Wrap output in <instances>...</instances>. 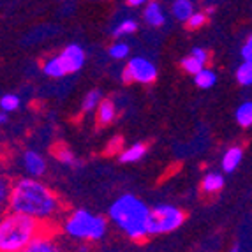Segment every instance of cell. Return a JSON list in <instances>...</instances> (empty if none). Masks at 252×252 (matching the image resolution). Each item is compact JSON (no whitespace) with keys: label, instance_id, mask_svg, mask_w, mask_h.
I'll list each match as a JSON object with an SVG mask.
<instances>
[{"label":"cell","instance_id":"obj_1","mask_svg":"<svg viewBox=\"0 0 252 252\" xmlns=\"http://www.w3.org/2000/svg\"><path fill=\"white\" fill-rule=\"evenodd\" d=\"M7 203L11 212H20L37 220H48L59 210L57 196L35 178L18 180L11 187Z\"/></svg>","mask_w":252,"mask_h":252},{"label":"cell","instance_id":"obj_2","mask_svg":"<svg viewBox=\"0 0 252 252\" xmlns=\"http://www.w3.org/2000/svg\"><path fill=\"white\" fill-rule=\"evenodd\" d=\"M148 215L150 208L132 194H124L109 206V219L134 242H145L150 236Z\"/></svg>","mask_w":252,"mask_h":252},{"label":"cell","instance_id":"obj_3","mask_svg":"<svg viewBox=\"0 0 252 252\" xmlns=\"http://www.w3.org/2000/svg\"><path fill=\"white\" fill-rule=\"evenodd\" d=\"M39 222L41 220L20 212H11L0 219V252L25 251L32 238L39 235Z\"/></svg>","mask_w":252,"mask_h":252},{"label":"cell","instance_id":"obj_4","mask_svg":"<svg viewBox=\"0 0 252 252\" xmlns=\"http://www.w3.org/2000/svg\"><path fill=\"white\" fill-rule=\"evenodd\" d=\"M108 231V220L89 210H76L65 222V233L74 240L99 242Z\"/></svg>","mask_w":252,"mask_h":252},{"label":"cell","instance_id":"obj_5","mask_svg":"<svg viewBox=\"0 0 252 252\" xmlns=\"http://www.w3.org/2000/svg\"><path fill=\"white\" fill-rule=\"evenodd\" d=\"M185 215L182 210H178L177 206L171 205H159L154 206L148 215V233L150 236L156 235H166L184 224Z\"/></svg>","mask_w":252,"mask_h":252},{"label":"cell","instance_id":"obj_6","mask_svg":"<svg viewBox=\"0 0 252 252\" xmlns=\"http://www.w3.org/2000/svg\"><path fill=\"white\" fill-rule=\"evenodd\" d=\"M157 78V67L145 57H134L130 59L127 67L122 72V80L124 83H132V81H138V83H152L156 81Z\"/></svg>","mask_w":252,"mask_h":252},{"label":"cell","instance_id":"obj_7","mask_svg":"<svg viewBox=\"0 0 252 252\" xmlns=\"http://www.w3.org/2000/svg\"><path fill=\"white\" fill-rule=\"evenodd\" d=\"M60 59H62L65 72H67V74H72V72H78L81 67H83L85 51H83V48L78 46V44H69V46L60 53Z\"/></svg>","mask_w":252,"mask_h":252},{"label":"cell","instance_id":"obj_8","mask_svg":"<svg viewBox=\"0 0 252 252\" xmlns=\"http://www.w3.org/2000/svg\"><path fill=\"white\" fill-rule=\"evenodd\" d=\"M23 166L32 177H41L46 171V160L34 150H29L23 154Z\"/></svg>","mask_w":252,"mask_h":252},{"label":"cell","instance_id":"obj_9","mask_svg":"<svg viewBox=\"0 0 252 252\" xmlns=\"http://www.w3.org/2000/svg\"><path fill=\"white\" fill-rule=\"evenodd\" d=\"M143 18L145 21H147L150 27H162L164 21H166V16H164V11L162 7H160L159 2H150V4H147V7H145V13H143Z\"/></svg>","mask_w":252,"mask_h":252},{"label":"cell","instance_id":"obj_10","mask_svg":"<svg viewBox=\"0 0 252 252\" xmlns=\"http://www.w3.org/2000/svg\"><path fill=\"white\" fill-rule=\"evenodd\" d=\"M115 115H117L115 102L109 101V99H102L97 106V124L99 126H109L115 120Z\"/></svg>","mask_w":252,"mask_h":252},{"label":"cell","instance_id":"obj_11","mask_svg":"<svg viewBox=\"0 0 252 252\" xmlns=\"http://www.w3.org/2000/svg\"><path fill=\"white\" fill-rule=\"evenodd\" d=\"M242 156H244V150L240 147H231L229 150L224 154L222 157V169L224 173H233L236 168H238V164L242 162Z\"/></svg>","mask_w":252,"mask_h":252},{"label":"cell","instance_id":"obj_12","mask_svg":"<svg viewBox=\"0 0 252 252\" xmlns=\"http://www.w3.org/2000/svg\"><path fill=\"white\" fill-rule=\"evenodd\" d=\"M57 245L53 244V240L50 236L35 235L29 245H27L25 252H55Z\"/></svg>","mask_w":252,"mask_h":252},{"label":"cell","instance_id":"obj_13","mask_svg":"<svg viewBox=\"0 0 252 252\" xmlns=\"http://www.w3.org/2000/svg\"><path fill=\"white\" fill-rule=\"evenodd\" d=\"M224 187V177L220 173H208L201 182V189L206 194H215Z\"/></svg>","mask_w":252,"mask_h":252},{"label":"cell","instance_id":"obj_14","mask_svg":"<svg viewBox=\"0 0 252 252\" xmlns=\"http://www.w3.org/2000/svg\"><path fill=\"white\" fill-rule=\"evenodd\" d=\"M173 16L177 18L178 21H187L194 13V5L190 0H175L173 2Z\"/></svg>","mask_w":252,"mask_h":252},{"label":"cell","instance_id":"obj_15","mask_svg":"<svg viewBox=\"0 0 252 252\" xmlns=\"http://www.w3.org/2000/svg\"><path fill=\"white\" fill-rule=\"evenodd\" d=\"M42 72H44L46 76H50V78H62V76L67 74V72H65V67H63V63H62V59H60V55H57V57L50 59L48 62H44Z\"/></svg>","mask_w":252,"mask_h":252},{"label":"cell","instance_id":"obj_16","mask_svg":"<svg viewBox=\"0 0 252 252\" xmlns=\"http://www.w3.org/2000/svg\"><path fill=\"white\" fill-rule=\"evenodd\" d=\"M145 154H147V145L136 143L120 154V160H122V162H138V160L143 159Z\"/></svg>","mask_w":252,"mask_h":252},{"label":"cell","instance_id":"obj_17","mask_svg":"<svg viewBox=\"0 0 252 252\" xmlns=\"http://www.w3.org/2000/svg\"><path fill=\"white\" fill-rule=\"evenodd\" d=\"M235 118L240 127H251L252 126V101H245L236 108Z\"/></svg>","mask_w":252,"mask_h":252},{"label":"cell","instance_id":"obj_18","mask_svg":"<svg viewBox=\"0 0 252 252\" xmlns=\"http://www.w3.org/2000/svg\"><path fill=\"white\" fill-rule=\"evenodd\" d=\"M194 83L198 85L199 89H212L215 83H217V74H215L212 69H205L203 67L199 72L194 74Z\"/></svg>","mask_w":252,"mask_h":252},{"label":"cell","instance_id":"obj_19","mask_svg":"<svg viewBox=\"0 0 252 252\" xmlns=\"http://www.w3.org/2000/svg\"><path fill=\"white\" fill-rule=\"evenodd\" d=\"M235 76H236V81H238L242 87H251L252 85V62L244 60V62L238 65V69H236Z\"/></svg>","mask_w":252,"mask_h":252},{"label":"cell","instance_id":"obj_20","mask_svg":"<svg viewBox=\"0 0 252 252\" xmlns=\"http://www.w3.org/2000/svg\"><path fill=\"white\" fill-rule=\"evenodd\" d=\"M53 156L57 157V159H59L60 162H63V164H71V166H74V164H76L74 154H72V152L69 150V148L65 147L63 143L55 145V148H53Z\"/></svg>","mask_w":252,"mask_h":252},{"label":"cell","instance_id":"obj_21","mask_svg":"<svg viewBox=\"0 0 252 252\" xmlns=\"http://www.w3.org/2000/svg\"><path fill=\"white\" fill-rule=\"evenodd\" d=\"M101 101H102L101 92H99V90H90V92L83 97V102H81V109H83L85 113H89V111L95 109Z\"/></svg>","mask_w":252,"mask_h":252},{"label":"cell","instance_id":"obj_22","mask_svg":"<svg viewBox=\"0 0 252 252\" xmlns=\"http://www.w3.org/2000/svg\"><path fill=\"white\" fill-rule=\"evenodd\" d=\"M203 67H205V63L199 62L194 55H189V57H185V59L182 60V69H184L185 72H189V74H196V72H199Z\"/></svg>","mask_w":252,"mask_h":252},{"label":"cell","instance_id":"obj_23","mask_svg":"<svg viewBox=\"0 0 252 252\" xmlns=\"http://www.w3.org/2000/svg\"><path fill=\"white\" fill-rule=\"evenodd\" d=\"M20 97L14 95V94H7V95H4L2 99H0V108H2V111H5V113H11V111H14V109L20 108Z\"/></svg>","mask_w":252,"mask_h":252},{"label":"cell","instance_id":"obj_24","mask_svg":"<svg viewBox=\"0 0 252 252\" xmlns=\"http://www.w3.org/2000/svg\"><path fill=\"white\" fill-rule=\"evenodd\" d=\"M136 30H138V23H136V21H132V20H126V21H122V23H120L117 29H115L113 35H115V37L130 35V34H134Z\"/></svg>","mask_w":252,"mask_h":252},{"label":"cell","instance_id":"obj_25","mask_svg":"<svg viewBox=\"0 0 252 252\" xmlns=\"http://www.w3.org/2000/svg\"><path fill=\"white\" fill-rule=\"evenodd\" d=\"M129 44L127 42H115L113 46L109 48V57H113L117 60H124L129 57Z\"/></svg>","mask_w":252,"mask_h":252},{"label":"cell","instance_id":"obj_26","mask_svg":"<svg viewBox=\"0 0 252 252\" xmlns=\"http://www.w3.org/2000/svg\"><path fill=\"white\" fill-rule=\"evenodd\" d=\"M206 20H208V18H206L205 13H192V16L185 21V23H187V27H189L190 30H198V29H201V27H205Z\"/></svg>","mask_w":252,"mask_h":252},{"label":"cell","instance_id":"obj_27","mask_svg":"<svg viewBox=\"0 0 252 252\" xmlns=\"http://www.w3.org/2000/svg\"><path fill=\"white\" fill-rule=\"evenodd\" d=\"M122 145H124V138L122 136H115L111 141L108 143V148H106V154H118V152L122 150Z\"/></svg>","mask_w":252,"mask_h":252},{"label":"cell","instance_id":"obj_28","mask_svg":"<svg viewBox=\"0 0 252 252\" xmlns=\"http://www.w3.org/2000/svg\"><path fill=\"white\" fill-rule=\"evenodd\" d=\"M240 55H242V59H244V60H249V62H252V34L249 35V39L245 41L244 46H242V50H240Z\"/></svg>","mask_w":252,"mask_h":252},{"label":"cell","instance_id":"obj_29","mask_svg":"<svg viewBox=\"0 0 252 252\" xmlns=\"http://www.w3.org/2000/svg\"><path fill=\"white\" fill-rule=\"evenodd\" d=\"M9 192H11V189H9L7 182H5L4 178L0 177V205L9 199Z\"/></svg>","mask_w":252,"mask_h":252},{"label":"cell","instance_id":"obj_30","mask_svg":"<svg viewBox=\"0 0 252 252\" xmlns=\"http://www.w3.org/2000/svg\"><path fill=\"white\" fill-rule=\"evenodd\" d=\"M190 55H194V57H196V59H198L201 63H206V62H208V51L203 50V48H194L192 53H190Z\"/></svg>","mask_w":252,"mask_h":252},{"label":"cell","instance_id":"obj_31","mask_svg":"<svg viewBox=\"0 0 252 252\" xmlns=\"http://www.w3.org/2000/svg\"><path fill=\"white\" fill-rule=\"evenodd\" d=\"M127 4L132 5V7H138L141 4H147V0H127Z\"/></svg>","mask_w":252,"mask_h":252},{"label":"cell","instance_id":"obj_32","mask_svg":"<svg viewBox=\"0 0 252 252\" xmlns=\"http://www.w3.org/2000/svg\"><path fill=\"white\" fill-rule=\"evenodd\" d=\"M7 122V115H5V111H0V124H5Z\"/></svg>","mask_w":252,"mask_h":252}]
</instances>
